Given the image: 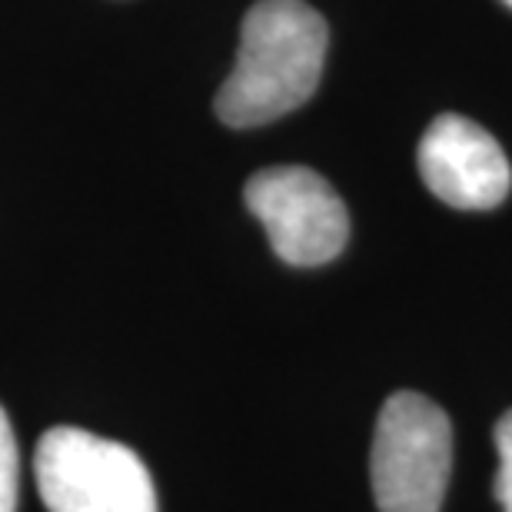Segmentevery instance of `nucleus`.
Returning a JSON list of instances; mask_svg holds the SVG:
<instances>
[{
  "label": "nucleus",
  "instance_id": "1",
  "mask_svg": "<svg viewBox=\"0 0 512 512\" xmlns=\"http://www.w3.org/2000/svg\"><path fill=\"white\" fill-rule=\"evenodd\" d=\"M326 40V20L306 0H256L233 74L217 94L223 124L263 127L303 107L320 87Z\"/></svg>",
  "mask_w": 512,
  "mask_h": 512
},
{
  "label": "nucleus",
  "instance_id": "2",
  "mask_svg": "<svg viewBox=\"0 0 512 512\" xmlns=\"http://www.w3.org/2000/svg\"><path fill=\"white\" fill-rule=\"evenodd\" d=\"M34 476L50 512H157V489L143 459L124 443L77 426L40 436Z\"/></svg>",
  "mask_w": 512,
  "mask_h": 512
},
{
  "label": "nucleus",
  "instance_id": "3",
  "mask_svg": "<svg viewBox=\"0 0 512 512\" xmlns=\"http://www.w3.org/2000/svg\"><path fill=\"white\" fill-rule=\"evenodd\" d=\"M453 473V426L433 399L396 393L376 423L370 479L380 512H439Z\"/></svg>",
  "mask_w": 512,
  "mask_h": 512
},
{
  "label": "nucleus",
  "instance_id": "4",
  "mask_svg": "<svg viewBox=\"0 0 512 512\" xmlns=\"http://www.w3.org/2000/svg\"><path fill=\"white\" fill-rule=\"evenodd\" d=\"M243 200L263 223L270 247L290 266L336 260L350 237V213L340 193L310 167H270L250 177Z\"/></svg>",
  "mask_w": 512,
  "mask_h": 512
},
{
  "label": "nucleus",
  "instance_id": "5",
  "mask_svg": "<svg viewBox=\"0 0 512 512\" xmlns=\"http://www.w3.org/2000/svg\"><path fill=\"white\" fill-rule=\"evenodd\" d=\"M419 173L456 210H493L512 187V167L493 133L459 114L436 117L419 140Z\"/></svg>",
  "mask_w": 512,
  "mask_h": 512
},
{
  "label": "nucleus",
  "instance_id": "6",
  "mask_svg": "<svg viewBox=\"0 0 512 512\" xmlns=\"http://www.w3.org/2000/svg\"><path fill=\"white\" fill-rule=\"evenodd\" d=\"M17 489H20L17 439L4 406H0V512H17Z\"/></svg>",
  "mask_w": 512,
  "mask_h": 512
},
{
  "label": "nucleus",
  "instance_id": "7",
  "mask_svg": "<svg viewBox=\"0 0 512 512\" xmlns=\"http://www.w3.org/2000/svg\"><path fill=\"white\" fill-rule=\"evenodd\" d=\"M496 453H499L496 499L503 512H512V409L496 423Z\"/></svg>",
  "mask_w": 512,
  "mask_h": 512
},
{
  "label": "nucleus",
  "instance_id": "8",
  "mask_svg": "<svg viewBox=\"0 0 512 512\" xmlns=\"http://www.w3.org/2000/svg\"><path fill=\"white\" fill-rule=\"evenodd\" d=\"M503 4H506V7H512V0H503Z\"/></svg>",
  "mask_w": 512,
  "mask_h": 512
}]
</instances>
